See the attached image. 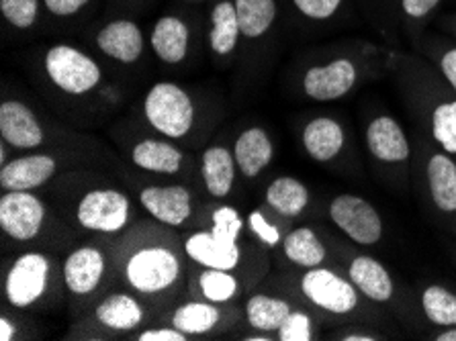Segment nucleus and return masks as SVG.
Masks as SVG:
<instances>
[{
  "label": "nucleus",
  "mask_w": 456,
  "mask_h": 341,
  "mask_svg": "<svg viewBox=\"0 0 456 341\" xmlns=\"http://www.w3.org/2000/svg\"><path fill=\"white\" fill-rule=\"evenodd\" d=\"M282 248L289 260L305 270L323 266L328 260V248L311 227H299L289 233L282 240Z\"/></svg>",
  "instance_id": "nucleus-22"
},
{
  "label": "nucleus",
  "mask_w": 456,
  "mask_h": 341,
  "mask_svg": "<svg viewBox=\"0 0 456 341\" xmlns=\"http://www.w3.org/2000/svg\"><path fill=\"white\" fill-rule=\"evenodd\" d=\"M219 321V311L209 303H186L176 309L172 317V325L186 336H199V333L211 331Z\"/></svg>",
  "instance_id": "nucleus-31"
},
{
  "label": "nucleus",
  "mask_w": 456,
  "mask_h": 341,
  "mask_svg": "<svg viewBox=\"0 0 456 341\" xmlns=\"http://www.w3.org/2000/svg\"><path fill=\"white\" fill-rule=\"evenodd\" d=\"M279 339L282 341H311L314 339V323L307 313L293 311L287 321L281 325Z\"/></svg>",
  "instance_id": "nucleus-34"
},
{
  "label": "nucleus",
  "mask_w": 456,
  "mask_h": 341,
  "mask_svg": "<svg viewBox=\"0 0 456 341\" xmlns=\"http://www.w3.org/2000/svg\"><path fill=\"white\" fill-rule=\"evenodd\" d=\"M301 15L311 20H330L342 9L344 0H293Z\"/></svg>",
  "instance_id": "nucleus-35"
},
{
  "label": "nucleus",
  "mask_w": 456,
  "mask_h": 341,
  "mask_svg": "<svg viewBox=\"0 0 456 341\" xmlns=\"http://www.w3.org/2000/svg\"><path fill=\"white\" fill-rule=\"evenodd\" d=\"M140 341H184L186 333H183L181 329H150L143 331L140 337Z\"/></svg>",
  "instance_id": "nucleus-40"
},
{
  "label": "nucleus",
  "mask_w": 456,
  "mask_h": 341,
  "mask_svg": "<svg viewBox=\"0 0 456 341\" xmlns=\"http://www.w3.org/2000/svg\"><path fill=\"white\" fill-rule=\"evenodd\" d=\"M146 117L151 127L162 135L178 139L189 134L195 119V109L181 86L160 82L148 93Z\"/></svg>",
  "instance_id": "nucleus-3"
},
{
  "label": "nucleus",
  "mask_w": 456,
  "mask_h": 341,
  "mask_svg": "<svg viewBox=\"0 0 456 341\" xmlns=\"http://www.w3.org/2000/svg\"><path fill=\"white\" fill-rule=\"evenodd\" d=\"M151 47L166 64H178L189 50V27L178 17H162L151 31Z\"/></svg>",
  "instance_id": "nucleus-21"
},
{
  "label": "nucleus",
  "mask_w": 456,
  "mask_h": 341,
  "mask_svg": "<svg viewBox=\"0 0 456 341\" xmlns=\"http://www.w3.org/2000/svg\"><path fill=\"white\" fill-rule=\"evenodd\" d=\"M52 82L64 93L85 94L101 82V68L93 58L70 45H55L45 55Z\"/></svg>",
  "instance_id": "nucleus-5"
},
{
  "label": "nucleus",
  "mask_w": 456,
  "mask_h": 341,
  "mask_svg": "<svg viewBox=\"0 0 456 341\" xmlns=\"http://www.w3.org/2000/svg\"><path fill=\"white\" fill-rule=\"evenodd\" d=\"M419 307L424 317L436 327H456V292L442 287V284H430L421 290Z\"/></svg>",
  "instance_id": "nucleus-27"
},
{
  "label": "nucleus",
  "mask_w": 456,
  "mask_h": 341,
  "mask_svg": "<svg viewBox=\"0 0 456 341\" xmlns=\"http://www.w3.org/2000/svg\"><path fill=\"white\" fill-rule=\"evenodd\" d=\"M442 0H399L402 15L407 25L419 27L424 20L438 9Z\"/></svg>",
  "instance_id": "nucleus-36"
},
{
  "label": "nucleus",
  "mask_w": 456,
  "mask_h": 341,
  "mask_svg": "<svg viewBox=\"0 0 456 341\" xmlns=\"http://www.w3.org/2000/svg\"><path fill=\"white\" fill-rule=\"evenodd\" d=\"M201 290L211 303H225L238 292V280L230 270L207 268V272L201 274Z\"/></svg>",
  "instance_id": "nucleus-32"
},
{
  "label": "nucleus",
  "mask_w": 456,
  "mask_h": 341,
  "mask_svg": "<svg viewBox=\"0 0 456 341\" xmlns=\"http://www.w3.org/2000/svg\"><path fill=\"white\" fill-rule=\"evenodd\" d=\"M342 341H377V339H383L379 333H372V331H348V333H342L340 337Z\"/></svg>",
  "instance_id": "nucleus-41"
},
{
  "label": "nucleus",
  "mask_w": 456,
  "mask_h": 341,
  "mask_svg": "<svg viewBox=\"0 0 456 341\" xmlns=\"http://www.w3.org/2000/svg\"><path fill=\"white\" fill-rule=\"evenodd\" d=\"M129 199L119 191H102L88 192L78 205V223L85 229L101 233L121 231L129 219Z\"/></svg>",
  "instance_id": "nucleus-9"
},
{
  "label": "nucleus",
  "mask_w": 456,
  "mask_h": 341,
  "mask_svg": "<svg viewBox=\"0 0 456 341\" xmlns=\"http://www.w3.org/2000/svg\"><path fill=\"white\" fill-rule=\"evenodd\" d=\"M241 219L232 207H221L213 213V229L191 235L184 243L186 254L205 268L233 270L240 260L238 235Z\"/></svg>",
  "instance_id": "nucleus-1"
},
{
  "label": "nucleus",
  "mask_w": 456,
  "mask_h": 341,
  "mask_svg": "<svg viewBox=\"0 0 456 341\" xmlns=\"http://www.w3.org/2000/svg\"><path fill=\"white\" fill-rule=\"evenodd\" d=\"M233 158L240 166L241 174L246 176H256L271 164L273 159V143L271 137L266 135L265 129L252 127L246 129L244 134L238 137L236 150H233Z\"/></svg>",
  "instance_id": "nucleus-20"
},
{
  "label": "nucleus",
  "mask_w": 456,
  "mask_h": 341,
  "mask_svg": "<svg viewBox=\"0 0 456 341\" xmlns=\"http://www.w3.org/2000/svg\"><path fill=\"white\" fill-rule=\"evenodd\" d=\"M364 142L370 158L389 168L405 166L411 158V145L407 142L405 131L391 115H379L370 119L364 131Z\"/></svg>",
  "instance_id": "nucleus-10"
},
{
  "label": "nucleus",
  "mask_w": 456,
  "mask_h": 341,
  "mask_svg": "<svg viewBox=\"0 0 456 341\" xmlns=\"http://www.w3.org/2000/svg\"><path fill=\"white\" fill-rule=\"evenodd\" d=\"M426 191L438 213L456 217V158L438 145L424 162Z\"/></svg>",
  "instance_id": "nucleus-12"
},
{
  "label": "nucleus",
  "mask_w": 456,
  "mask_h": 341,
  "mask_svg": "<svg viewBox=\"0 0 456 341\" xmlns=\"http://www.w3.org/2000/svg\"><path fill=\"white\" fill-rule=\"evenodd\" d=\"M452 29H454V33H456V19L452 20Z\"/></svg>",
  "instance_id": "nucleus-45"
},
{
  "label": "nucleus",
  "mask_w": 456,
  "mask_h": 341,
  "mask_svg": "<svg viewBox=\"0 0 456 341\" xmlns=\"http://www.w3.org/2000/svg\"><path fill=\"white\" fill-rule=\"evenodd\" d=\"M266 203L282 217L295 219L305 211L309 205L307 186L291 176H281L271 183L266 191Z\"/></svg>",
  "instance_id": "nucleus-23"
},
{
  "label": "nucleus",
  "mask_w": 456,
  "mask_h": 341,
  "mask_svg": "<svg viewBox=\"0 0 456 341\" xmlns=\"http://www.w3.org/2000/svg\"><path fill=\"white\" fill-rule=\"evenodd\" d=\"M301 292L307 301L334 317H350L362 307L364 295L348 276L326 266L309 268L301 278Z\"/></svg>",
  "instance_id": "nucleus-2"
},
{
  "label": "nucleus",
  "mask_w": 456,
  "mask_h": 341,
  "mask_svg": "<svg viewBox=\"0 0 456 341\" xmlns=\"http://www.w3.org/2000/svg\"><path fill=\"white\" fill-rule=\"evenodd\" d=\"M346 276L362 292L364 298H369L372 303L387 304L397 295V287L391 272L372 256H352L346 266Z\"/></svg>",
  "instance_id": "nucleus-13"
},
{
  "label": "nucleus",
  "mask_w": 456,
  "mask_h": 341,
  "mask_svg": "<svg viewBox=\"0 0 456 341\" xmlns=\"http://www.w3.org/2000/svg\"><path fill=\"white\" fill-rule=\"evenodd\" d=\"M37 0H0V11L12 27L29 29L37 19Z\"/></svg>",
  "instance_id": "nucleus-33"
},
{
  "label": "nucleus",
  "mask_w": 456,
  "mask_h": 341,
  "mask_svg": "<svg viewBox=\"0 0 456 341\" xmlns=\"http://www.w3.org/2000/svg\"><path fill=\"white\" fill-rule=\"evenodd\" d=\"M134 164L148 172L176 174L181 170L183 154L175 145L156 142V139H146V142H140L134 148Z\"/></svg>",
  "instance_id": "nucleus-26"
},
{
  "label": "nucleus",
  "mask_w": 456,
  "mask_h": 341,
  "mask_svg": "<svg viewBox=\"0 0 456 341\" xmlns=\"http://www.w3.org/2000/svg\"><path fill=\"white\" fill-rule=\"evenodd\" d=\"M361 78V68L354 58L338 55L326 64L311 66L303 76V90L317 102L338 101L352 93Z\"/></svg>",
  "instance_id": "nucleus-7"
},
{
  "label": "nucleus",
  "mask_w": 456,
  "mask_h": 341,
  "mask_svg": "<svg viewBox=\"0 0 456 341\" xmlns=\"http://www.w3.org/2000/svg\"><path fill=\"white\" fill-rule=\"evenodd\" d=\"M238 11L233 3H219L211 15V47L219 55H227L236 50L240 35Z\"/></svg>",
  "instance_id": "nucleus-28"
},
{
  "label": "nucleus",
  "mask_w": 456,
  "mask_h": 341,
  "mask_svg": "<svg viewBox=\"0 0 456 341\" xmlns=\"http://www.w3.org/2000/svg\"><path fill=\"white\" fill-rule=\"evenodd\" d=\"M181 274V262L166 248H143L129 257L126 266L127 282L143 295L168 288Z\"/></svg>",
  "instance_id": "nucleus-6"
},
{
  "label": "nucleus",
  "mask_w": 456,
  "mask_h": 341,
  "mask_svg": "<svg viewBox=\"0 0 456 341\" xmlns=\"http://www.w3.org/2000/svg\"><path fill=\"white\" fill-rule=\"evenodd\" d=\"M55 174V159L45 154L25 156L4 164L0 170V186L6 191H33L45 184Z\"/></svg>",
  "instance_id": "nucleus-16"
},
{
  "label": "nucleus",
  "mask_w": 456,
  "mask_h": 341,
  "mask_svg": "<svg viewBox=\"0 0 456 341\" xmlns=\"http://www.w3.org/2000/svg\"><path fill=\"white\" fill-rule=\"evenodd\" d=\"M45 217V207L36 194L11 191L0 199V227L12 240L27 241L39 233Z\"/></svg>",
  "instance_id": "nucleus-11"
},
{
  "label": "nucleus",
  "mask_w": 456,
  "mask_h": 341,
  "mask_svg": "<svg viewBox=\"0 0 456 341\" xmlns=\"http://www.w3.org/2000/svg\"><path fill=\"white\" fill-rule=\"evenodd\" d=\"M434 341H456V327H440L432 336Z\"/></svg>",
  "instance_id": "nucleus-43"
},
{
  "label": "nucleus",
  "mask_w": 456,
  "mask_h": 341,
  "mask_svg": "<svg viewBox=\"0 0 456 341\" xmlns=\"http://www.w3.org/2000/svg\"><path fill=\"white\" fill-rule=\"evenodd\" d=\"M0 135L19 150H31L44 142V129L27 104L6 101L0 107Z\"/></svg>",
  "instance_id": "nucleus-14"
},
{
  "label": "nucleus",
  "mask_w": 456,
  "mask_h": 341,
  "mask_svg": "<svg viewBox=\"0 0 456 341\" xmlns=\"http://www.w3.org/2000/svg\"><path fill=\"white\" fill-rule=\"evenodd\" d=\"M436 64L440 78L456 93V44L440 47V52H436Z\"/></svg>",
  "instance_id": "nucleus-37"
},
{
  "label": "nucleus",
  "mask_w": 456,
  "mask_h": 341,
  "mask_svg": "<svg viewBox=\"0 0 456 341\" xmlns=\"http://www.w3.org/2000/svg\"><path fill=\"white\" fill-rule=\"evenodd\" d=\"M346 145L344 127L331 117H315L303 129V148L315 162H331L340 158Z\"/></svg>",
  "instance_id": "nucleus-17"
},
{
  "label": "nucleus",
  "mask_w": 456,
  "mask_h": 341,
  "mask_svg": "<svg viewBox=\"0 0 456 341\" xmlns=\"http://www.w3.org/2000/svg\"><path fill=\"white\" fill-rule=\"evenodd\" d=\"M105 274V257L94 248H80L68 256L64 280L74 295H88L99 287Z\"/></svg>",
  "instance_id": "nucleus-19"
},
{
  "label": "nucleus",
  "mask_w": 456,
  "mask_h": 341,
  "mask_svg": "<svg viewBox=\"0 0 456 341\" xmlns=\"http://www.w3.org/2000/svg\"><path fill=\"white\" fill-rule=\"evenodd\" d=\"M266 339L268 337H254V336L252 337H246V341H266Z\"/></svg>",
  "instance_id": "nucleus-44"
},
{
  "label": "nucleus",
  "mask_w": 456,
  "mask_h": 341,
  "mask_svg": "<svg viewBox=\"0 0 456 341\" xmlns=\"http://www.w3.org/2000/svg\"><path fill=\"white\" fill-rule=\"evenodd\" d=\"M140 200L151 217L166 225H183L191 215V192L184 186H148Z\"/></svg>",
  "instance_id": "nucleus-15"
},
{
  "label": "nucleus",
  "mask_w": 456,
  "mask_h": 341,
  "mask_svg": "<svg viewBox=\"0 0 456 341\" xmlns=\"http://www.w3.org/2000/svg\"><path fill=\"white\" fill-rule=\"evenodd\" d=\"M236 158L225 148H209L203 154V183L209 194L224 199L230 194L236 176Z\"/></svg>",
  "instance_id": "nucleus-24"
},
{
  "label": "nucleus",
  "mask_w": 456,
  "mask_h": 341,
  "mask_svg": "<svg viewBox=\"0 0 456 341\" xmlns=\"http://www.w3.org/2000/svg\"><path fill=\"white\" fill-rule=\"evenodd\" d=\"M15 333H17L15 325H12L9 319L6 317L0 319V341H11L12 337H15Z\"/></svg>",
  "instance_id": "nucleus-42"
},
{
  "label": "nucleus",
  "mask_w": 456,
  "mask_h": 341,
  "mask_svg": "<svg viewBox=\"0 0 456 341\" xmlns=\"http://www.w3.org/2000/svg\"><path fill=\"white\" fill-rule=\"evenodd\" d=\"M88 4V0H45L47 11H52L58 17H68L78 12L82 6Z\"/></svg>",
  "instance_id": "nucleus-39"
},
{
  "label": "nucleus",
  "mask_w": 456,
  "mask_h": 341,
  "mask_svg": "<svg viewBox=\"0 0 456 341\" xmlns=\"http://www.w3.org/2000/svg\"><path fill=\"white\" fill-rule=\"evenodd\" d=\"M330 219L350 241L372 248L383 240V219L375 207L356 194H338L331 200Z\"/></svg>",
  "instance_id": "nucleus-4"
},
{
  "label": "nucleus",
  "mask_w": 456,
  "mask_h": 341,
  "mask_svg": "<svg viewBox=\"0 0 456 341\" xmlns=\"http://www.w3.org/2000/svg\"><path fill=\"white\" fill-rule=\"evenodd\" d=\"M248 321L260 331H279L281 325L291 315V307L282 298H273L266 295H256L246 304Z\"/></svg>",
  "instance_id": "nucleus-30"
},
{
  "label": "nucleus",
  "mask_w": 456,
  "mask_h": 341,
  "mask_svg": "<svg viewBox=\"0 0 456 341\" xmlns=\"http://www.w3.org/2000/svg\"><path fill=\"white\" fill-rule=\"evenodd\" d=\"M96 319L115 331H131L143 321L140 303L129 295H110L96 309Z\"/></svg>",
  "instance_id": "nucleus-25"
},
{
  "label": "nucleus",
  "mask_w": 456,
  "mask_h": 341,
  "mask_svg": "<svg viewBox=\"0 0 456 341\" xmlns=\"http://www.w3.org/2000/svg\"><path fill=\"white\" fill-rule=\"evenodd\" d=\"M47 282H50V260H47V256L27 252L17 257L9 274H6V298L15 307H29V304L44 296Z\"/></svg>",
  "instance_id": "nucleus-8"
},
{
  "label": "nucleus",
  "mask_w": 456,
  "mask_h": 341,
  "mask_svg": "<svg viewBox=\"0 0 456 341\" xmlns=\"http://www.w3.org/2000/svg\"><path fill=\"white\" fill-rule=\"evenodd\" d=\"M240 31L246 37H262L276 19L274 0H236Z\"/></svg>",
  "instance_id": "nucleus-29"
},
{
  "label": "nucleus",
  "mask_w": 456,
  "mask_h": 341,
  "mask_svg": "<svg viewBox=\"0 0 456 341\" xmlns=\"http://www.w3.org/2000/svg\"><path fill=\"white\" fill-rule=\"evenodd\" d=\"M96 45L109 58L119 60L123 64H131L140 58L143 52V37L140 27L134 20H113L107 27H102Z\"/></svg>",
  "instance_id": "nucleus-18"
},
{
  "label": "nucleus",
  "mask_w": 456,
  "mask_h": 341,
  "mask_svg": "<svg viewBox=\"0 0 456 341\" xmlns=\"http://www.w3.org/2000/svg\"><path fill=\"white\" fill-rule=\"evenodd\" d=\"M248 223H250L252 231L258 235V238L265 241L266 246H276V243L281 241L279 229H276L274 225H271V223L265 219V215H262V213H258V211L250 213V217H248Z\"/></svg>",
  "instance_id": "nucleus-38"
}]
</instances>
